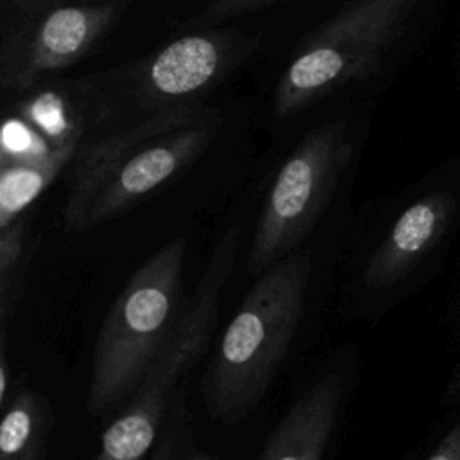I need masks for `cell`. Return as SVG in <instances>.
<instances>
[{
	"instance_id": "6da1fadb",
	"label": "cell",
	"mask_w": 460,
	"mask_h": 460,
	"mask_svg": "<svg viewBox=\"0 0 460 460\" xmlns=\"http://www.w3.org/2000/svg\"><path fill=\"white\" fill-rule=\"evenodd\" d=\"M449 0H349L296 49L275 92L286 119L352 84L385 77L420 52L438 31Z\"/></svg>"
},
{
	"instance_id": "7a4b0ae2",
	"label": "cell",
	"mask_w": 460,
	"mask_h": 460,
	"mask_svg": "<svg viewBox=\"0 0 460 460\" xmlns=\"http://www.w3.org/2000/svg\"><path fill=\"white\" fill-rule=\"evenodd\" d=\"M217 128V113L198 106L83 144L63 205L65 228L86 232L129 210L194 164Z\"/></svg>"
},
{
	"instance_id": "3957f363",
	"label": "cell",
	"mask_w": 460,
	"mask_h": 460,
	"mask_svg": "<svg viewBox=\"0 0 460 460\" xmlns=\"http://www.w3.org/2000/svg\"><path fill=\"white\" fill-rule=\"evenodd\" d=\"M309 277L311 259L302 250L255 277L205 370L201 392L214 420L235 426L268 394L296 336Z\"/></svg>"
},
{
	"instance_id": "277c9868",
	"label": "cell",
	"mask_w": 460,
	"mask_h": 460,
	"mask_svg": "<svg viewBox=\"0 0 460 460\" xmlns=\"http://www.w3.org/2000/svg\"><path fill=\"white\" fill-rule=\"evenodd\" d=\"M370 230L358 284L372 304L388 307L429 284L460 237V155L386 198Z\"/></svg>"
},
{
	"instance_id": "5b68a950",
	"label": "cell",
	"mask_w": 460,
	"mask_h": 460,
	"mask_svg": "<svg viewBox=\"0 0 460 460\" xmlns=\"http://www.w3.org/2000/svg\"><path fill=\"white\" fill-rule=\"evenodd\" d=\"M255 40L235 29H199L187 32L160 50L113 68L88 83L83 106L77 108L84 135L102 128L99 137L122 131L149 119L198 108L237 63L253 52ZM97 138V137H95Z\"/></svg>"
},
{
	"instance_id": "8992f818",
	"label": "cell",
	"mask_w": 460,
	"mask_h": 460,
	"mask_svg": "<svg viewBox=\"0 0 460 460\" xmlns=\"http://www.w3.org/2000/svg\"><path fill=\"white\" fill-rule=\"evenodd\" d=\"M185 237H176L149 255L126 280L99 329L86 410L106 417L140 388L174 336L183 314L181 273Z\"/></svg>"
},
{
	"instance_id": "52a82bcc",
	"label": "cell",
	"mask_w": 460,
	"mask_h": 460,
	"mask_svg": "<svg viewBox=\"0 0 460 460\" xmlns=\"http://www.w3.org/2000/svg\"><path fill=\"white\" fill-rule=\"evenodd\" d=\"M237 250L239 230L230 226L210 248L172 340L124 410L104 429L93 460H147L151 456L167 408L210 347L221 293L234 271Z\"/></svg>"
},
{
	"instance_id": "ba28073f",
	"label": "cell",
	"mask_w": 460,
	"mask_h": 460,
	"mask_svg": "<svg viewBox=\"0 0 460 460\" xmlns=\"http://www.w3.org/2000/svg\"><path fill=\"white\" fill-rule=\"evenodd\" d=\"M356 153L345 119L309 129L282 162L253 232L248 271L259 277L298 252L327 210Z\"/></svg>"
},
{
	"instance_id": "9c48e42d",
	"label": "cell",
	"mask_w": 460,
	"mask_h": 460,
	"mask_svg": "<svg viewBox=\"0 0 460 460\" xmlns=\"http://www.w3.org/2000/svg\"><path fill=\"white\" fill-rule=\"evenodd\" d=\"M124 7L126 0H16L2 22V93H29L43 75L84 59L111 31Z\"/></svg>"
},
{
	"instance_id": "30bf717a",
	"label": "cell",
	"mask_w": 460,
	"mask_h": 460,
	"mask_svg": "<svg viewBox=\"0 0 460 460\" xmlns=\"http://www.w3.org/2000/svg\"><path fill=\"white\" fill-rule=\"evenodd\" d=\"M84 140L81 113L54 133L41 137L32 131L29 146H20L14 153H2L0 174V228L23 216L29 205L49 187L61 169L75 160Z\"/></svg>"
},
{
	"instance_id": "8fae6325",
	"label": "cell",
	"mask_w": 460,
	"mask_h": 460,
	"mask_svg": "<svg viewBox=\"0 0 460 460\" xmlns=\"http://www.w3.org/2000/svg\"><path fill=\"white\" fill-rule=\"evenodd\" d=\"M343 401V377L327 372L271 429L257 460H322Z\"/></svg>"
},
{
	"instance_id": "7c38bea8",
	"label": "cell",
	"mask_w": 460,
	"mask_h": 460,
	"mask_svg": "<svg viewBox=\"0 0 460 460\" xmlns=\"http://www.w3.org/2000/svg\"><path fill=\"white\" fill-rule=\"evenodd\" d=\"M54 428V411L47 395L22 388L4 408L0 426V460H45Z\"/></svg>"
},
{
	"instance_id": "4fadbf2b",
	"label": "cell",
	"mask_w": 460,
	"mask_h": 460,
	"mask_svg": "<svg viewBox=\"0 0 460 460\" xmlns=\"http://www.w3.org/2000/svg\"><path fill=\"white\" fill-rule=\"evenodd\" d=\"M27 221L29 217L23 214L0 228V334H7L32 259L34 246L29 241Z\"/></svg>"
},
{
	"instance_id": "5bb4252c",
	"label": "cell",
	"mask_w": 460,
	"mask_h": 460,
	"mask_svg": "<svg viewBox=\"0 0 460 460\" xmlns=\"http://www.w3.org/2000/svg\"><path fill=\"white\" fill-rule=\"evenodd\" d=\"M422 460H460V363L440 397V419Z\"/></svg>"
},
{
	"instance_id": "9a60e30c",
	"label": "cell",
	"mask_w": 460,
	"mask_h": 460,
	"mask_svg": "<svg viewBox=\"0 0 460 460\" xmlns=\"http://www.w3.org/2000/svg\"><path fill=\"white\" fill-rule=\"evenodd\" d=\"M280 2H286V0H210L205 5V9L199 14L192 16L189 22H185L181 29H187L190 32L199 29H208L230 18L248 14Z\"/></svg>"
},
{
	"instance_id": "2e32d148",
	"label": "cell",
	"mask_w": 460,
	"mask_h": 460,
	"mask_svg": "<svg viewBox=\"0 0 460 460\" xmlns=\"http://www.w3.org/2000/svg\"><path fill=\"white\" fill-rule=\"evenodd\" d=\"M446 322L453 334L455 343L460 347V277L451 286L446 300Z\"/></svg>"
},
{
	"instance_id": "e0dca14e",
	"label": "cell",
	"mask_w": 460,
	"mask_h": 460,
	"mask_svg": "<svg viewBox=\"0 0 460 460\" xmlns=\"http://www.w3.org/2000/svg\"><path fill=\"white\" fill-rule=\"evenodd\" d=\"M7 334H0V406L2 410L9 402V379H11V365L7 359Z\"/></svg>"
},
{
	"instance_id": "ac0fdd59",
	"label": "cell",
	"mask_w": 460,
	"mask_h": 460,
	"mask_svg": "<svg viewBox=\"0 0 460 460\" xmlns=\"http://www.w3.org/2000/svg\"><path fill=\"white\" fill-rule=\"evenodd\" d=\"M174 453H176V444L174 438L171 435H167L151 453V456L147 460H174Z\"/></svg>"
},
{
	"instance_id": "d6986e66",
	"label": "cell",
	"mask_w": 460,
	"mask_h": 460,
	"mask_svg": "<svg viewBox=\"0 0 460 460\" xmlns=\"http://www.w3.org/2000/svg\"><path fill=\"white\" fill-rule=\"evenodd\" d=\"M453 72H455V81L460 92V16L456 20V40H455V50H453Z\"/></svg>"
},
{
	"instance_id": "ffe728a7",
	"label": "cell",
	"mask_w": 460,
	"mask_h": 460,
	"mask_svg": "<svg viewBox=\"0 0 460 460\" xmlns=\"http://www.w3.org/2000/svg\"><path fill=\"white\" fill-rule=\"evenodd\" d=\"M189 460H217V458L208 456V455H194V456H190Z\"/></svg>"
}]
</instances>
